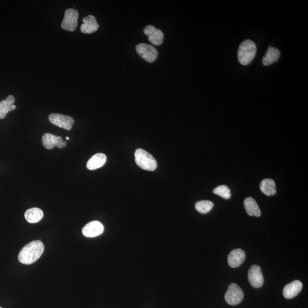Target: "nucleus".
<instances>
[{
    "label": "nucleus",
    "mask_w": 308,
    "mask_h": 308,
    "mask_svg": "<svg viewBox=\"0 0 308 308\" xmlns=\"http://www.w3.org/2000/svg\"><path fill=\"white\" fill-rule=\"evenodd\" d=\"M302 282L299 280H295L285 286L283 289V296L285 298L291 299L296 297L302 291Z\"/></svg>",
    "instance_id": "13"
},
{
    "label": "nucleus",
    "mask_w": 308,
    "mask_h": 308,
    "mask_svg": "<svg viewBox=\"0 0 308 308\" xmlns=\"http://www.w3.org/2000/svg\"><path fill=\"white\" fill-rule=\"evenodd\" d=\"M244 207L248 215L251 217H259L261 216V211L255 200L252 197H247L244 200Z\"/></svg>",
    "instance_id": "16"
},
{
    "label": "nucleus",
    "mask_w": 308,
    "mask_h": 308,
    "mask_svg": "<svg viewBox=\"0 0 308 308\" xmlns=\"http://www.w3.org/2000/svg\"><path fill=\"white\" fill-rule=\"evenodd\" d=\"M261 192L265 196H270L276 194V183L273 179H265L260 184Z\"/></svg>",
    "instance_id": "20"
},
{
    "label": "nucleus",
    "mask_w": 308,
    "mask_h": 308,
    "mask_svg": "<svg viewBox=\"0 0 308 308\" xmlns=\"http://www.w3.org/2000/svg\"><path fill=\"white\" fill-rule=\"evenodd\" d=\"M104 231V225L98 221L88 223L83 229V235L87 238H94L100 236Z\"/></svg>",
    "instance_id": "10"
},
{
    "label": "nucleus",
    "mask_w": 308,
    "mask_h": 308,
    "mask_svg": "<svg viewBox=\"0 0 308 308\" xmlns=\"http://www.w3.org/2000/svg\"><path fill=\"white\" fill-rule=\"evenodd\" d=\"M44 217V212L41 209L32 208L28 209L25 213V218L28 222L36 223L42 220Z\"/></svg>",
    "instance_id": "19"
},
{
    "label": "nucleus",
    "mask_w": 308,
    "mask_h": 308,
    "mask_svg": "<svg viewBox=\"0 0 308 308\" xmlns=\"http://www.w3.org/2000/svg\"><path fill=\"white\" fill-rule=\"evenodd\" d=\"M63 140L61 137H58L50 133H46L42 137V143L44 147L48 150L53 149Z\"/></svg>",
    "instance_id": "17"
},
{
    "label": "nucleus",
    "mask_w": 308,
    "mask_h": 308,
    "mask_svg": "<svg viewBox=\"0 0 308 308\" xmlns=\"http://www.w3.org/2000/svg\"><path fill=\"white\" fill-rule=\"evenodd\" d=\"M0 308H1V307H0Z\"/></svg>",
    "instance_id": "25"
},
{
    "label": "nucleus",
    "mask_w": 308,
    "mask_h": 308,
    "mask_svg": "<svg viewBox=\"0 0 308 308\" xmlns=\"http://www.w3.org/2000/svg\"><path fill=\"white\" fill-rule=\"evenodd\" d=\"M48 119L53 125L66 130L72 129L74 123V119L71 116L58 113H53L49 115Z\"/></svg>",
    "instance_id": "7"
},
{
    "label": "nucleus",
    "mask_w": 308,
    "mask_h": 308,
    "mask_svg": "<svg viewBox=\"0 0 308 308\" xmlns=\"http://www.w3.org/2000/svg\"><path fill=\"white\" fill-rule=\"evenodd\" d=\"M66 141H63L62 142L60 143L59 144H58L57 145V146H56V147H57L59 148H62L63 147H65L66 146Z\"/></svg>",
    "instance_id": "23"
},
{
    "label": "nucleus",
    "mask_w": 308,
    "mask_h": 308,
    "mask_svg": "<svg viewBox=\"0 0 308 308\" xmlns=\"http://www.w3.org/2000/svg\"><path fill=\"white\" fill-rule=\"evenodd\" d=\"M136 51L140 57L148 62L153 63L158 57V51L153 46L150 45L138 44L136 47Z\"/></svg>",
    "instance_id": "6"
},
{
    "label": "nucleus",
    "mask_w": 308,
    "mask_h": 308,
    "mask_svg": "<svg viewBox=\"0 0 308 308\" xmlns=\"http://www.w3.org/2000/svg\"><path fill=\"white\" fill-rule=\"evenodd\" d=\"M83 22L81 27V31L83 33L91 34L98 30L99 24L94 16L89 15L84 17Z\"/></svg>",
    "instance_id": "12"
},
{
    "label": "nucleus",
    "mask_w": 308,
    "mask_h": 308,
    "mask_svg": "<svg viewBox=\"0 0 308 308\" xmlns=\"http://www.w3.org/2000/svg\"><path fill=\"white\" fill-rule=\"evenodd\" d=\"M135 161L137 165L144 170L153 171L157 168V163L153 155L141 148L135 152Z\"/></svg>",
    "instance_id": "3"
},
{
    "label": "nucleus",
    "mask_w": 308,
    "mask_h": 308,
    "mask_svg": "<svg viewBox=\"0 0 308 308\" xmlns=\"http://www.w3.org/2000/svg\"><path fill=\"white\" fill-rule=\"evenodd\" d=\"M244 293L240 286L235 283H232L228 286L225 295L226 302L229 305L236 306L242 302Z\"/></svg>",
    "instance_id": "4"
},
{
    "label": "nucleus",
    "mask_w": 308,
    "mask_h": 308,
    "mask_svg": "<svg viewBox=\"0 0 308 308\" xmlns=\"http://www.w3.org/2000/svg\"><path fill=\"white\" fill-rule=\"evenodd\" d=\"M280 56V52L279 49L275 48H269L268 51L264 56L262 62L264 66H268L278 61Z\"/></svg>",
    "instance_id": "18"
},
{
    "label": "nucleus",
    "mask_w": 308,
    "mask_h": 308,
    "mask_svg": "<svg viewBox=\"0 0 308 308\" xmlns=\"http://www.w3.org/2000/svg\"><path fill=\"white\" fill-rule=\"evenodd\" d=\"M143 32L146 34L152 44L156 46L161 45L164 40V34L162 31L153 26L145 27Z\"/></svg>",
    "instance_id": "9"
},
{
    "label": "nucleus",
    "mask_w": 308,
    "mask_h": 308,
    "mask_svg": "<svg viewBox=\"0 0 308 308\" xmlns=\"http://www.w3.org/2000/svg\"><path fill=\"white\" fill-rule=\"evenodd\" d=\"M79 13L76 9L69 8L65 12L64 18L62 21L61 28L63 30L74 31L78 26Z\"/></svg>",
    "instance_id": "5"
},
{
    "label": "nucleus",
    "mask_w": 308,
    "mask_h": 308,
    "mask_svg": "<svg viewBox=\"0 0 308 308\" xmlns=\"http://www.w3.org/2000/svg\"><path fill=\"white\" fill-rule=\"evenodd\" d=\"M249 280L251 285L254 288L261 287L264 284V276L261 268L258 265H253L249 271Z\"/></svg>",
    "instance_id": "8"
},
{
    "label": "nucleus",
    "mask_w": 308,
    "mask_h": 308,
    "mask_svg": "<svg viewBox=\"0 0 308 308\" xmlns=\"http://www.w3.org/2000/svg\"><path fill=\"white\" fill-rule=\"evenodd\" d=\"M256 46L252 41L246 40L240 44L238 49V57L241 64H250L256 54Z\"/></svg>",
    "instance_id": "2"
},
{
    "label": "nucleus",
    "mask_w": 308,
    "mask_h": 308,
    "mask_svg": "<svg viewBox=\"0 0 308 308\" xmlns=\"http://www.w3.org/2000/svg\"><path fill=\"white\" fill-rule=\"evenodd\" d=\"M213 193L224 199H229L231 196V190H230L228 186L225 185H222L216 187L213 190Z\"/></svg>",
    "instance_id": "22"
},
{
    "label": "nucleus",
    "mask_w": 308,
    "mask_h": 308,
    "mask_svg": "<svg viewBox=\"0 0 308 308\" xmlns=\"http://www.w3.org/2000/svg\"><path fill=\"white\" fill-rule=\"evenodd\" d=\"M213 207L214 203L210 200H201L196 204V211L202 214L208 213Z\"/></svg>",
    "instance_id": "21"
},
{
    "label": "nucleus",
    "mask_w": 308,
    "mask_h": 308,
    "mask_svg": "<svg viewBox=\"0 0 308 308\" xmlns=\"http://www.w3.org/2000/svg\"><path fill=\"white\" fill-rule=\"evenodd\" d=\"M66 139H67V140H69V137H67V138H66Z\"/></svg>",
    "instance_id": "24"
},
{
    "label": "nucleus",
    "mask_w": 308,
    "mask_h": 308,
    "mask_svg": "<svg viewBox=\"0 0 308 308\" xmlns=\"http://www.w3.org/2000/svg\"><path fill=\"white\" fill-rule=\"evenodd\" d=\"M107 161L106 155L102 153L96 154L92 157L87 163V168L89 170H95L102 167Z\"/></svg>",
    "instance_id": "15"
},
{
    "label": "nucleus",
    "mask_w": 308,
    "mask_h": 308,
    "mask_svg": "<svg viewBox=\"0 0 308 308\" xmlns=\"http://www.w3.org/2000/svg\"><path fill=\"white\" fill-rule=\"evenodd\" d=\"M15 102V98L12 95H9L5 100L0 102V119H2L9 112L15 111L16 106L14 105Z\"/></svg>",
    "instance_id": "14"
},
{
    "label": "nucleus",
    "mask_w": 308,
    "mask_h": 308,
    "mask_svg": "<svg viewBox=\"0 0 308 308\" xmlns=\"http://www.w3.org/2000/svg\"><path fill=\"white\" fill-rule=\"evenodd\" d=\"M246 259V253L241 249H235L231 251L228 256V263L231 268L240 266Z\"/></svg>",
    "instance_id": "11"
},
{
    "label": "nucleus",
    "mask_w": 308,
    "mask_h": 308,
    "mask_svg": "<svg viewBox=\"0 0 308 308\" xmlns=\"http://www.w3.org/2000/svg\"><path fill=\"white\" fill-rule=\"evenodd\" d=\"M44 251V245L40 240L33 241L24 246L19 254L21 263L29 265L40 258Z\"/></svg>",
    "instance_id": "1"
}]
</instances>
